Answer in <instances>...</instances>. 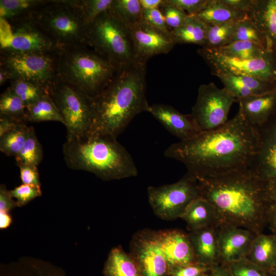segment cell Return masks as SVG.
<instances>
[{"mask_svg": "<svg viewBox=\"0 0 276 276\" xmlns=\"http://www.w3.org/2000/svg\"><path fill=\"white\" fill-rule=\"evenodd\" d=\"M13 198L16 200L17 205L22 206L42 194L40 186L24 184L10 191Z\"/></svg>", "mask_w": 276, "mask_h": 276, "instance_id": "b9f144b4", "label": "cell"}, {"mask_svg": "<svg viewBox=\"0 0 276 276\" xmlns=\"http://www.w3.org/2000/svg\"><path fill=\"white\" fill-rule=\"evenodd\" d=\"M9 80V76L7 71L3 68L0 67V85H2Z\"/></svg>", "mask_w": 276, "mask_h": 276, "instance_id": "11a10c76", "label": "cell"}, {"mask_svg": "<svg viewBox=\"0 0 276 276\" xmlns=\"http://www.w3.org/2000/svg\"><path fill=\"white\" fill-rule=\"evenodd\" d=\"M129 252L142 276H168V261L157 244L153 230L135 233L129 245Z\"/></svg>", "mask_w": 276, "mask_h": 276, "instance_id": "5bb4252c", "label": "cell"}, {"mask_svg": "<svg viewBox=\"0 0 276 276\" xmlns=\"http://www.w3.org/2000/svg\"><path fill=\"white\" fill-rule=\"evenodd\" d=\"M143 19L154 27L166 32L170 31L167 26L164 15L159 8L143 9Z\"/></svg>", "mask_w": 276, "mask_h": 276, "instance_id": "f6af8a7d", "label": "cell"}, {"mask_svg": "<svg viewBox=\"0 0 276 276\" xmlns=\"http://www.w3.org/2000/svg\"><path fill=\"white\" fill-rule=\"evenodd\" d=\"M257 235L242 227L219 225L220 264H226L246 258Z\"/></svg>", "mask_w": 276, "mask_h": 276, "instance_id": "e0dca14e", "label": "cell"}, {"mask_svg": "<svg viewBox=\"0 0 276 276\" xmlns=\"http://www.w3.org/2000/svg\"><path fill=\"white\" fill-rule=\"evenodd\" d=\"M248 17L264 36L269 50L276 53V0H255Z\"/></svg>", "mask_w": 276, "mask_h": 276, "instance_id": "603a6c76", "label": "cell"}, {"mask_svg": "<svg viewBox=\"0 0 276 276\" xmlns=\"http://www.w3.org/2000/svg\"><path fill=\"white\" fill-rule=\"evenodd\" d=\"M200 196L215 208L218 224L262 233L267 225V185L248 168L198 180Z\"/></svg>", "mask_w": 276, "mask_h": 276, "instance_id": "7a4b0ae2", "label": "cell"}, {"mask_svg": "<svg viewBox=\"0 0 276 276\" xmlns=\"http://www.w3.org/2000/svg\"><path fill=\"white\" fill-rule=\"evenodd\" d=\"M209 0H164L166 4L172 5L188 15H195L201 11Z\"/></svg>", "mask_w": 276, "mask_h": 276, "instance_id": "ee69618b", "label": "cell"}, {"mask_svg": "<svg viewBox=\"0 0 276 276\" xmlns=\"http://www.w3.org/2000/svg\"><path fill=\"white\" fill-rule=\"evenodd\" d=\"M26 123L4 115H0V136L19 125Z\"/></svg>", "mask_w": 276, "mask_h": 276, "instance_id": "f907efd6", "label": "cell"}, {"mask_svg": "<svg viewBox=\"0 0 276 276\" xmlns=\"http://www.w3.org/2000/svg\"><path fill=\"white\" fill-rule=\"evenodd\" d=\"M56 51L47 53H1V67L7 71L10 81H28L48 90L50 84L57 74Z\"/></svg>", "mask_w": 276, "mask_h": 276, "instance_id": "8fae6325", "label": "cell"}, {"mask_svg": "<svg viewBox=\"0 0 276 276\" xmlns=\"http://www.w3.org/2000/svg\"><path fill=\"white\" fill-rule=\"evenodd\" d=\"M105 276H142L135 261L121 245L110 251L104 268Z\"/></svg>", "mask_w": 276, "mask_h": 276, "instance_id": "484cf974", "label": "cell"}, {"mask_svg": "<svg viewBox=\"0 0 276 276\" xmlns=\"http://www.w3.org/2000/svg\"><path fill=\"white\" fill-rule=\"evenodd\" d=\"M146 64L135 63L118 72L93 98L94 119L89 134L117 137L139 113L148 112Z\"/></svg>", "mask_w": 276, "mask_h": 276, "instance_id": "3957f363", "label": "cell"}, {"mask_svg": "<svg viewBox=\"0 0 276 276\" xmlns=\"http://www.w3.org/2000/svg\"><path fill=\"white\" fill-rule=\"evenodd\" d=\"M47 1L1 0L0 18L9 20L27 14Z\"/></svg>", "mask_w": 276, "mask_h": 276, "instance_id": "e575fe53", "label": "cell"}, {"mask_svg": "<svg viewBox=\"0 0 276 276\" xmlns=\"http://www.w3.org/2000/svg\"><path fill=\"white\" fill-rule=\"evenodd\" d=\"M147 193L154 213L168 221L180 218L189 205L200 197L198 180L188 173L174 183L149 186Z\"/></svg>", "mask_w": 276, "mask_h": 276, "instance_id": "30bf717a", "label": "cell"}, {"mask_svg": "<svg viewBox=\"0 0 276 276\" xmlns=\"http://www.w3.org/2000/svg\"><path fill=\"white\" fill-rule=\"evenodd\" d=\"M1 53H47L57 47L28 14L9 20L0 18Z\"/></svg>", "mask_w": 276, "mask_h": 276, "instance_id": "9c48e42d", "label": "cell"}, {"mask_svg": "<svg viewBox=\"0 0 276 276\" xmlns=\"http://www.w3.org/2000/svg\"><path fill=\"white\" fill-rule=\"evenodd\" d=\"M108 10L128 27L143 20L139 0H113Z\"/></svg>", "mask_w": 276, "mask_h": 276, "instance_id": "1f68e13d", "label": "cell"}, {"mask_svg": "<svg viewBox=\"0 0 276 276\" xmlns=\"http://www.w3.org/2000/svg\"><path fill=\"white\" fill-rule=\"evenodd\" d=\"M64 160L73 170L94 174L104 180L136 176L133 159L117 139L88 134L66 139L63 145Z\"/></svg>", "mask_w": 276, "mask_h": 276, "instance_id": "277c9868", "label": "cell"}, {"mask_svg": "<svg viewBox=\"0 0 276 276\" xmlns=\"http://www.w3.org/2000/svg\"><path fill=\"white\" fill-rule=\"evenodd\" d=\"M238 20L206 25V41L204 47L201 48L217 49L231 43Z\"/></svg>", "mask_w": 276, "mask_h": 276, "instance_id": "4dcf8cb0", "label": "cell"}, {"mask_svg": "<svg viewBox=\"0 0 276 276\" xmlns=\"http://www.w3.org/2000/svg\"><path fill=\"white\" fill-rule=\"evenodd\" d=\"M159 9L164 15L167 27L171 28L172 30L183 25L189 16L184 11L166 4L164 0Z\"/></svg>", "mask_w": 276, "mask_h": 276, "instance_id": "60d3db41", "label": "cell"}, {"mask_svg": "<svg viewBox=\"0 0 276 276\" xmlns=\"http://www.w3.org/2000/svg\"><path fill=\"white\" fill-rule=\"evenodd\" d=\"M258 142L257 127L238 109L223 126L172 144L164 155L182 163L199 180L248 168Z\"/></svg>", "mask_w": 276, "mask_h": 276, "instance_id": "6da1fadb", "label": "cell"}, {"mask_svg": "<svg viewBox=\"0 0 276 276\" xmlns=\"http://www.w3.org/2000/svg\"><path fill=\"white\" fill-rule=\"evenodd\" d=\"M208 276H231L224 265L217 264L211 266Z\"/></svg>", "mask_w": 276, "mask_h": 276, "instance_id": "816d5d0a", "label": "cell"}, {"mask_svg": "<svg viewBox=\"0 0 276 276\" xmlns=\"http://www.w3.org/2000/svg\"><path fill=\"white\" fill-rule=\"evenodd\" d=\"M223 265L231 276H274L271 272L262 268L245 258Z\"/></svg>", "mask_w": 276, "mask_h": 276, "instance_id": "f35d334b", "label": "cell"}, {"mask_svg": "<svg viewBox=\"0 0 276 276\" xmlns=\"http://www.w3.org/2000/svg\"><path fill=\"white\" fill-rule=\"evenodd\" d=\"M29 126L22 123L0 136V151L7 156H16L27 139Z\"/></svg>", "mask_w": 276, "mask_h": 276, "instance_id": "836d02e7", "label": "cell"}, {"mask_svg": "<svg viewBox=\"0 0 276 276\" xmlns=\"http://www.w3.org/2000/svg\"><path fill=\"white\" fill-rule=\"evenodd\" d=\"M128 27L136 63L146 64L153 56L168 53L176 44L170 31H163L143 20Z\"/></svg>", "mask_w": 276, "mask_h": 276, "instance_id": "2e32d148", "label": "cell"}, {"mask_svg": "<svg viewBox=\"0 0 276 276\" xmlns=\"http://www.w3.org/2000/svg\"><path fill=\"white\" fill-rule=\"evenodd\" d=\"M86 21L89 24L107 11L113 0H74Z\"/></svg>", "mask_w": 276, "mask_h": 276, "instance_id": "ab89813d", "label": "cell"}, {"mask_svg": "<svg viewBox=\"0 0 276 276\" xmlns=\"http://www.w3.org/2000/svg\"><path fill=\"white\" fill-rule=\"evenodd\" d=\"M268 192L269 204L267 216V225L272 234L276 236V182L267 183Z\"/></svg>", "mask_w": 276, "mask_h": 276, "instance_id": "bcb514c9", "label": "cell"}, {"mask_svg": "<svg viewBox=\"0 0 276 276\" xmlns=\"http://www.w3.org/2000/svg\"><path fill=\"white\" fill-rule=\"evenodd\" d=\"M26 115L27 122L56 121L64 124L63 119L49 94L26 106Z\"/></svg>", "mask_w": 276, "mask_h": 276, "instance_id": "f1b7e54d", "label": "cell"}, {"mask_svg": "<svg viewBox=\"0 0 276 276\" xmlns=\"http://www.w3.org/2000/svg\"><path fill=\"white\" fill-rule=\"evenodd\" d=\"M15 158L17 165L29 164L37 167L41 162L43 158V151L33 127L29 126L25 142Z\"/></svg>", "mask_w": 276, "mask_h": 276, "instance_id": "d6a6232c", "label": "cell"}, {"mask_svg": "<svg viewBox=\"0 0 276 276\" xmlns=\"http://www.w3.org/2000/svg\"><path fill=\"white\" fill-rule=\"evenodd\" d=\"M148 112L180 141L190 139L201 132L190 113L182 114L171 105L153 104Z\"/></svg>", "mask_w": 276, "mask_h": 276, "instance_id": "d6986e66", "label": "cell"}, {"mask_svg": "<svg viewBox=\"0 0 276 276\" xmlns=\"http://www.w3.org/2000/svg\"><path fill=\"white\" fill-rule=\"evenodd\" d=\"M237 102L245 119L258 127L276 111V89L265 94L239 99Z\"/></svg>", "mask_w": 276, "mask_h": 276, "instance_id": "7402d4cb", "label": "cell"}, {"mask_svg": "<svg viewBox=\"0 0 276 276\" xmlns=\"http://www.w3.org/2000/svg\"><path fill=\"white\" fill-rule=\"evenodd\" d=\"M86 43L118 72L136 63L129 27L108 10L88 24Z\"/></svg>", "mask_w": 276, "mask_h": 276, "instance_id": "52a82bcc", "label": "cell"}, {"mask_svg": "<svg viewBox=\"0 0 276 276\" xmlns=\"http://www.w3.org/2000/svg\"><path fill=\"white\" fill-rule=\"evenodd\" d=\"M20 177L24 184L40 187L39 174L37 167L29 164H20Z\"/></svg>", "mask_w": 276, "mask_h": 276, "instance_id": "7dc6e473", "label": "cell"}, {"mask_svg": "<svg viewBox=\"0 0 276 276\" xmlns=\"http://www.w3.org/2000/svg\"><path fill=\"white\" fill-rule=\"evenodd\" d=\"M245 258L271 272L276 262V236L258 234Z\"/></svg>", "mask_w": 276, "mask_h": 276, "instance_id": "d4e9b609", "label": "cell"}, {"mask_svg": "<svg viewBox=\"0 0 276 276\" xmlns=\"http://www.w3.org/2000/svg\"><path fill=\"white\" fill-rule=\"evenodd\" d=\"M26 106L10 86L0 97V115L27 122Z\"/></svg>", "mask_w": 276, "mask_h": 276, "instance_id": "d590c367", "label": "cell"}, {"mask_svg": "<svg viewBox=\"0 0 276 276\" xmlns=\"http://www.w3.org/2000/svg\"><path fill=\"white\" fill-rule=\"evenodd\" d=\"M258 142L248 169L266 183L276 182V111L257 127Z\"/></svg>", "mask_w": 276, "mask_h": 276, "instance_id": "9a60e30c", "label": "cell"}, {"mask_svg": "<svg viewBox=\"0 0 276 276\" xmlns=\"http://www.w3.org/2000/svg\"><path fill=\"white\" fill-rule=\"evenodd\" d=\"M153 232L154 238L168 261L169 269L195 262L188 234L177 229Z\"/></svg>", "mask_w": 276, "mask_h": 276, "instance_id": "ac0fdd59", "label": "cell"}, {"mask_svg": "<svg viewBox=\"0 0 276 276\" xmlns=\"http://www.w3.org/2000/svg\"><path fill=\"white\" fill-rule=\"evenodd\" d=\"M143 9L159 8L164 0H139Z\"/></svg>", "mask_w": 276, "mask_h": 276, "instance_id": "f5cc1de1", "label": "cell"}, {"mask_svg": "<svg viewBox=\"0 0 276 276\" xmlns=\"http://www.w3.org/2000/svg\"><path fill=\"white\" fill-rule=\"evenodd\" d=\"M12 222L11 216L7 211H0V228L5 229L8 227Z\"/></svg>", "mask_w": 276, "mask_h": 276, "instance_id": "db71d44e", "label": "cell"}, {"mask_svg": "<svg viewBox=\"0 0 276 276\" xmlns=\"http://www.w3.org/2000/svg\"><path fill=\"white\" fill-rule=\"evenodd\" d=\"M17 205L16 201L13 200L10 191L4 185L0 186V211L9 212Z\"/></svg>", "mask_w": 276, "mask_h": 276, "instance_id": "681fc988", "label": "cell"}, {"mask_svg": "<svg viewBox=\"0 0 276 276\" xmlns=\"http://www.w3.org/2000/svg\"><path fill=\"white\" fill-rule=\"evenodd\" d=\"M57 74L91 98L100 94L118 73L87 45L57 48Z\"/></svg>", "mask_w": 276, "mask_h": 276, "instance_id": "5b68a950", "label": "cell"}, {"mask_svg": "<svg viewBox=\"0 0 276 276\" xmlns=\"http://www.w3.org/2000/svg\"><path fill=\"white\" fill-rule=\"evenodd\" d=\"M219 225H210L188 233L195 262L212 266L219 264Z\"/></svg>", "mask_w": 276, "mask_h": 276, "instance_id": "ffe728a7", "label": "cell"}, {"mask_svg": "<svg viewBox=\"0 0 276 276\" xmlns=\"http://www.w3.org/2000/svg\"><path fill=\"white\" fill-rule=\"evenodd\" d=\"M211 69L217 73H232L247 75L276 85V53L269 52L255 59H240L223 55L215 50L200 48L197 50Z\"/></svg>", "mask_w": 276, "mask_h": 276, "instance_id": "4fadbf2b", "label": "cell"}, {"mask_svg": "<svg viewBox=\"0 0 276 276\" xmlns=\"http://www.w3.org/2000/svg\"><path fill=\"white\" fill-rule=\"evenodd\" d=\"M235 41L252 42L270 51L264 36L248 17L238 21L232 42Z\"/></svg>", "mask_w": 276, "mask_h": 276, "instance_id": "8d00e7d4", "label": "cell"}, {"mask_svg": "<svg viewBox=\"0 0 276 276\" xmlns=\"http://www.w3.org/2000/svg\"><path fill=\"white\" fill-rule=\"evenodd\" d=\"M211 266L193 262L169 269L168 276H208Z\"/></svg>", "mask_w": 276, "mask_h": 276, "instance_id": "7bdbcfd3", "label": "cell"}, {"mask_svg": "<svg viewBox=\"0 0 276 276\" xmlns=\"http://www.w3.org/2000/svg\"><path fill=\"white\" fill-rule=\"evenodd\" d=\"M222 83L224 88L237 100L265 94L276 89V85L251 76L232 73L214 74Z\"/></svg>", "mask_w": 276, "mask_h": 276, "instance_id": "44dd1931", "label": "cell"}, {"mask_svg": "<svg viewBox=\"0 0 276 276\" xmlns=\"http://www.w3.org/2000/svg\"><path fill=\"white\" fill-rule=\"evenodd\" d=\"M28 15L57 48L87 45L88 23L74 0H48Z\"/></svg>", "mask_w": 276, "mask_h": 276, "instance_id": "8992f818", "label": "cell"}, {"mask_svg": "<svg viewBox=\"0 0 276 276\" xmlns=\"http://www.w3.org/2000/svg\"><path fill=\"white\" fill-rule=\"evenodd\" d=\"M221 1L230 8L247 16L252 10L255 3V0H221Z\"/></svg>", "mask_w": 276, "mask_h": 276, "instance_id": "c3c4849f", "label": "cell"}, {"mask_svg": "<svg viewBox=\"0 0 276 276\" xmlns=\"http://www.w3.org/2000/svg\"><path fill=\"white\" fill-rule=\"evenodd\" d=\"M236 101L225 88H220L212 82L202 84L198 87L190 114L201 132L213 130L227 122L231 107Z\"/></svg>", "mask_w": 276, "mask_h": 276, "instance_id": "7c38bea8", "label": "cell"}, {"mask_svg": "<svg viewBox=\"0 0 276 276\" xmlns=\"http://www.w3.org/2000/svg\"><path fill=\"white\" fill-rule=\"evenodd\" d=\"M48 92L63 119L66 139L89 134L94 119L93 98L58 74L50 84Z\"/></svg>", "mask_w": 276, "mask_h": 276, "instance_id": "ba28073f", "label": "cell"}, {"mask_svg": "<svg viewBox=\"0 0 276 276\" xmlns=\"http://www.w3.org/2000/svg\"><path fill=\"white\" fill-rule=\"evenodd\" d=\"M207 25L195 15H189L186 22L171 30L175 43H190L203 47L206 41Z\"/></svg>", "mask_w": 276, "mask_h": 276, "instance_id": "4316f807", "label": "cell"}, {"mask_svg": "<svg viewBox=\"0 0 276 276\" xmlns=\"http://www.w3.org/2000/svg\"><path fill=\"white\" fill-rule=\"evenodd\" d=\"M190 232L218 224L214 206L201 196L193 200L180 217Z\"/></svg>", "mask_w": 276, "mask_h": 276, "instance_id": "cb8c5ba5", "label": "cell"}, {"mask_svg": "<svg viewBox=\"0 0 276 276\" xmlns=\"http://www.w3.org/2000/svg\"><path fill=\"white\" fill-rule=\"evenodd\" d=\"M195 15L206 25L219 24L248 17L230 8L221 0H209L205 7Z\"/></svg>", "mask_w": 276, "mask_h": 276, "instance_id": "83f0119b", "label": "cell"}, {"mask_svg": "<svg viewBox=\"0 0 276 276\" xmlns=\"http://www.w3.org/2000/svg\"><path fill=\"white\" fill-rule=\"evenodd\" d=\"M213 50L223 55L240 59L258 58L272 52L254 42L246 41H235L225 46Z\"/></svg>", "mask_w": 276, "mask_h": 276, "instance_id": "f546056e", "label": "cell"}, {"mask_svg": "<svg viewBox=\"0 0 276 276\" xmlns=\"http://www.w3.org/2000/svg\"><path fill=\"white\" fill-rule=\"evenodd\" d=\"M271 273L274 275L276 276V262L275 265L271 271Z\"/></svg>", "mask_w": 276, "mask_h": 276, "instance_id": "9f6ffc18", "label": "cell"}, {"mask_svg": "<svg viewBox=\"0 0 276 276\" xmlns=\"http://www.w3.org/2000/svg\"><path fill=\"white\" fill-rule=\"evenodd\" d=\"M10 87L26 106L30 105L42 96L48 94L46 88L38 84L22 80H10Z\"/></svg>", "mask_w": 276, "mask_h": 276, "instance_id": "74e56055", "label": "cell"}]
</instances>
